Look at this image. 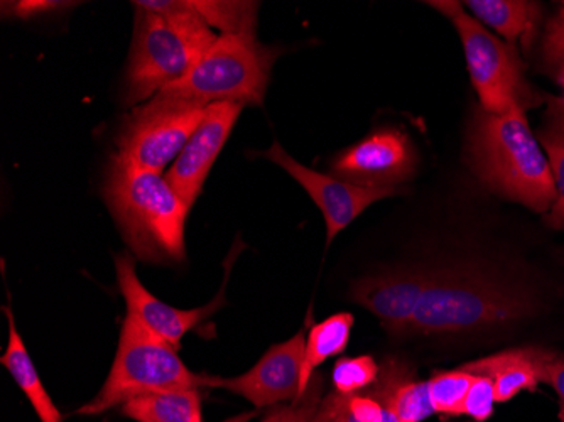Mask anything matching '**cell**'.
<instances>
[{"instance_id": "cell-1", "label": "cell", "mask_w": 564, "mask_h": 422, "mask_svg": "<svg viewBox=\"0 0 564 422\" xmlns=\"http://www.w3.org/2000/svg\"><path fill=\"white\" fill-rule=\"evenodd\" d=\"M540 303L525 285L485 269L446 268L417 306L409 335L446 336L506 328L538 313Z\"/></svg>"}, {"instance_id": "cell-2", "label": "cell", "mask_w": 564, "mask_h": 422, "mask_svg": "<svg viewBox=\"0 0 564 422\" xmlns=\"http://www.w3.org/2000/svg\"><path fill=\"white\" fill-rule=\"evenodd\" d=\"M468 152L474 173L490 192L538 214L553 208L556 186L550 161L525 110L497 116L478 109L471 120Z\"/></svg>"}, {"instance_id": "cell-3", "label": "cell", "mask_w": 564, "mask_h": 422, "mask_svg": "<svg viewBox=\"0 0 564 422\" xmlns=\"http://www.w3.org/2000/svg\"><path fill=\"white\" fill-rule=\"evenodd\" d=\"M134 6L139 14L127 72L129 104L151 100L183 80L218 40L189 0H141Z\"/></svg>"}, {"instance_id": "cell-4", "label": "cell", "mask_w": 564, "mask_h": 422, "mask_svg": "<svg viewBox=\"0 0 564 422\" xmlns=\"http://www.w3.org/2000/svg\"><path fill=\"white\" fill-rule=\"evenodd\" d=\"M106 199L123 240L139 260L148 263L185 260L189 208L166 176L113 160Z\"/></svg>"}, {"instance_id": "cell-5", "label": "cell", "mask_w": 564, "mask_h": 422, "mask_svg": "<svg viewBox=\"0 0 564 422\" xmlns=\"http://www.w3.org/2000/svg\"><path fill=\"white\" fill-rule=\"evenodd\" d=\"M281 47L265 46L256 36L221 34L195 68L152 98L167 104L208 107L218 101L262 105Z\"/></svg>"}, {"instance_id": "cell-6", "label": "cell", "mask_w": 564, "mask_h": 422, "mask_svg": "<svg viewBox=\"0 0 564 422\" xmlns=\"http://www.w3.org/2000/svg\"><path fill=\"white\" fill-rule=\"evenodd\" d=\"M202 387H205V374L192 372L176 348L152 335L138 320L127 314L109 377L100 392L82 405L76 414H106L148 393L182 392Z\"/></svg>"}, {"instance_id": "cell-7", "label": "cell", "mask_w": 564, "mask_h": 422, "mask_svg": "<svg viewBox=\"0 0 564 422\" xmlns=\"http://www.w3.org/2000/svg\"><path fill=\"white\" fill-rule=\"evenodd\" d=\"M427 6L455 25L481 110L503 116L518 109L528 112L540 104V97L525 80L524 65L514 46L490 33L465 11L462 2L431 0Z\"/></svg>"}, {"instance_id": "cell-8", "label": "cell", "mask_w": 564, "mask_h": 422, "mask_svg": "<svg viewBox=\"0 0 564 422\" xmlns=\"http://www.w3.org/2000/svg\"><path fill=\"white\" fill-rule=\"evenodd\" d=\"M205 113L207 107L151 98L120 130L113 160L139 170L163 173L182 154Z\"/></svg>"}, {"instance_id": "cell-9", "label": "cell", "mask_w": 564, "mask_h": 422, "mask_svg": "<svg viewBox=\"0 0 564 422\" xmlns=\"http://www.w3.org/2000/svg\"><path fill=\"white\" fill-rule=\"evenodd\" d=\"M417 152L398 127H380L335 158L329 174L364 188L399 190L416 174Z\"/></svg>"}, {"instance_id": "cell-10", "label": "cell", "mask_w": 564, "mask_h": 422, "mask_svg": "<svg viewBox=\"0 0 564 422\" xmlns=\"http://www.w3.org/2000/svg\"><path fill=\"white\" fill-rule=\"evenodd\" d=\"M262 155L286 171L303 186L304 192L312 196L325 218L326 247L372 203L401 193V190L364 188V186L338 180L332 174L318 173L312 167L297 163L279 142H274L268 151L262 152Z\"/></svg>"}, {"instance_id": "cell-11", "label": "cell", "mask_w": 564, "mask_h": 422, "mask_svg": "<svg viewBox=\"0 0 564 422\" xmlns=\"http://www.w3.org/2000/svg\"><path fill=\"white\" fill-rule=\"evenodd\" d=\"M306 336L296 333L288 342L269 348L261 360L239 377H212L205 374V387L228 390L249 401L256 409L288 404L300 398Z\"/></svg>"}, {"instance_id": "cell-12", "label": "cell", "mask_w": 564, "mask_h": 422, "mask_svg": "<svg viewBox=\"0 0 564 422\" xmlns=\"http://www.w3.org/2000/svg\"><path fill=\"white\" fill-rule=\"evenodd\" d=\"M434 278V269L404 268L386 274L358 279L350 300L369 310L386 332L394 336L411 333L417 306Z\"/></svg>"}, {"instance_id": "cell-13", "label": "cell", "mask_w": 564, "mask_h": 422, "mask_svg": "<svg viewBox=\"0 0 564 422\" xmlns=\"http://www.w3.org/2000/svg\"><path fill=\"white\" fill-rule=\"evenodd\" d=\"M243 105L234 101H218L207 107L202 123L196 127L182 154L177 155L173 166L167 171V183L188 205H195L207 181L212 166L224 149L228 136L232 132Z\"/></svg>"}, {"instance_id": "cell-14", "label": "cell", "mask_w": 564, "mask_h": 422, "mask_svg": "<svg viewBox=\"0 0 564 422\" xmlns=\"http://www.w3.org/2000/svg\"><path fill=\"white\" fill-rule=\"evenodd\" d=\"M117 284L126 300L127 314L138 320L145 329L180 350L183 336L196 328L220 307V301H212L198 310H177L152 296L135 272V262L129 253L116 257Z\"/></svg>"}, {"instance_id": "cell-15", "label": "cell", "mask_w": 564, "mask_h": 422, "mask_svg": "<svg viewBox=\"0 0 564 422\" xmlns=\"http://www.w3.org/2000/svg\"><path fill=\"white\" fill-rule=\"evenodd\" d=\"M556 357L550 348L519 347L462 365V370L492 380L497 404L512 401L522 392H535L546 383L547 368Z\"/></svg>"}, {"instance_id": "cell-16", "label": "cell", "mask_w": 564, "mask_h": 422, "mask_svg": "<svg viewBox=\"0 0 564 422\" xmlns=\"http://www.w3.org/2000/svg\"><path fill=\"white\" fill-rule=\"evenodd\" d=\"M370 389L401 422H423L434 414L427 382L417 377L413 367L398 358H388L380 365L379 379Z\"/></svg>"}, {"instance_id": "cell-17", "label": "cell", "mask_w": 564, "mask_h": 422, "mask_svg": "<svg viewBox=\"0 0 564 422\" xmlns=\"http://www.w3.org/2000/svg\"><path fill=\"white\" fill-rule=\"evenodd\" d=\"M465 6L475 19L497 31L510 46L522 41L525 50H531L543 15L541 4L528 0H468Z\"/></svg>"}, {"instance_id": "cell-18", "label": "cell", "mask_w": 564, "mask_h": 422, "mask_svg": "<svg viewBox=\"0 0 564 422\" xmlns=\"http://www.w3.org/2000/svg\"><path fill=\"white\" fill-rule=\"evenodd\" d=\"M4 313L9 323V342L4 355L0 357V364L8 368V372L11 374L19 389L24 392L41 422H65L62 412L44 389L36 365L33 364V358L15 326L14 314L9 307H4Z\"/></svg>"}, {"instance_id": "cell-19", "label": "cell", "mask_w": 564, "mask_h": 422, "mask_svg": "<svg viewBox=\"0 0 564 422\" xmlns=\"http://www.w3.org/2000/svg\"><path fill=\"white\" fill-rule=\"evenodd\" d=\"M117 411L135 422H202L199 390L148 393L131 399Z\"/></svg>"}, {"instance_id": "cell-20", "label": "cell", "mask_w": 564, "mask_h": 422, "mask_svg": "<svg viewBox=\"0 0 564 422\" xmlns=\"http://www.w3.org/2000/svg\"><path fill=\"white\" fill-rule=\"evenodd\" d=\"M354 325V314L337 313L310 329L306 350H304L303 370H301V392L310 386L316 368L347 350Z\"/></svg>"}, {"instance_id": "cell-21", "label": "cell", "mask_w": 564, "mask_h": 422, "mask_svg": "<svg viewBox=\"0 0 564 422\" xmlns=\"http://www.w3.org/2000/svg\"><path fill=\"white\" fill-rule=\"evenodd\" d=\"M189 6L210 28H215L224 34L256 36L259 2L189 0Z\"/></svg>"}, {"instance_id": "cell-22", "label": "cell", "mask_w": 564, "mask_h": 422, "mask_svg": "<svg viewBox=\"0 0 564 422\" xmlns=\"http://www.w3.org/2000/svg\"><path fill=\"white\" fill-rule=\"evenodd\" d=\"M538 141L543 145L556 186V202L547 212L546 221L557 230H564V123L547 113V123L538 132Z\"/></svg>"}, {"instance_id": "cell-23", "label": "cell", "mask_w": 564, "mask_h": 422, "mask_svg": "<svg viewBox=\"0 0 564 422\" xmlns=\"http://www.w3.org/2000/svg\"><path fill=\"white\" fill-rule=\"evenodd\" d=\"M474 380V374L465 372L459 367L455 370L434 374L427 380V392H430L434 414L459 418V409H462Z\"/></svg>"}, {"instance_id": "cell-24", "label": "cell", "mask_w": 564, "mask_h": 422, "mask_svg": "<svg viewBox=\"0 0 564 422\" xmlns=\"http://www.w3.org/2000/svg\"><path fill=\"white\" fill-rule=\"evenodd\" d=\"M380 374V365L370 355L358 357H344L335 361L332 370V382L335 392L351 396L362 392L377 382Z\"/></svg>"}, {"instance_id": "cell-25", "label": "cell", "mask_w": 564, "mask_h": 422, "mask_svg": "<svg viewBox=\"0 0 564 422\" xmlns=\"http://www.w3.org/2000/svg\"><path fill=\"white\" fill-rule=\"evenodd\" d=\"M323 390L325 379L322 374L316 372L300 398L288 404L265 409L262 422H313L323 402Z\"/></svg>"}, {"instance_id": "cell-26", "label": "cell", "mask_w": 564, "mask_h": 422, "mask_svg": "<svg viewBox=\"0 0 564 422\" xmlns=\"http://www.w3.org/2000/svg\"><path fill=\"white\" fill-rule=\"evenodd\" d=\"M541 65L551 80L563 90L564 100V18L553 15L541 37Z\"/></svg>"}, {"instance_id": "cell-27", "label": "cell", "mask_w": 564, "mask_h": 422, "mask_svg": "<svg viewBox=\"0 0 564 422\" xmlns=\"http://www.w3.org/2000/svg\"><path fill=\"white\" fill-rule=\"evenodd\" d=\"M340 402L347 422H401L370 387L351 396L340 393Z\"/></svg>"}, {"instance_id": "cell-28", "label": "cell", "mask_w": 564, "mask_h": 422, "mask_svg": "<svg viewBox=\"0 0 564 422\" xmlns=\"http://www.w3.org/2000/svg\"><path fill=\"white\" fill-rule=\"evenodd\" d=\"M496 389H494L492 380L475 376L467 398L459 409V415H465L474 422L489 421L496 411Z\"/></svg>"}, {"instance_id": "cell-29", "label": "cell", "mask_w": 564, "mask_h": 422, "mask_svg": "<svg viewBox=\"0 0 564 422\" xmlns=\"http://www.w3.org/2000/svg\"><path fill=\"white\" fill-rule=\"evenodd\" d=\"M65 2H50V0H25V2H2L6 15L18 19H34L36 15L47 14L56 9L65 8Z\"/></svg>"}, {"instance_id": "cell-30", "label": "cell", "mask_w": 564, "mask_h": 422, "mask_svg": "<svg viewBox=\"0 0 564 422\" xmlns=\"http://www.w3.org/2000/svg\"><path fill=\"white\" fill-rule=\"evenodd\" d=\"M546 383L556 392L557 404H560L557 419L560 422H564V354H556L551 361L550 368H547Z\"/></svg>"}, {"instance_id": "cell-31", "label": "cell", "mask_w": 564, "mask_h": 422, "mask_svg": "<svg viewBox=\"0 0 564 422\" xmlns=\"http://www.w3.org/2000/svg\"><path fill=\"white\" fill-rule=\"evenodd\" d=\"M313 422H347L341 411L340 393L332 392L323 398Z\"/></svg>"}, {"instance_id": "cell-32", "label": "cell", "mask_w": 564, "mask_h": 422, "mask_svg": "<svg viewBox=\"0 0 564 422\" xmlns=\"http://www.w3.org/2000/svg\"><path fill=\"white\" fill-rule=\"evenodd\" d=\"M550 116L556 117L560 122L564 123V100L563 98H551L550 100V110H547Z\"/></svg>"}, {"instance_id": "cell-33", "label": "cell", "mask_w": 564, "mask_h": 422, "mask_svg": "<svg viewBox=\"0 0 564 422\" xmlns=\"http://www.w3.org/2000/svg\"><path fill=\"white\" fill-rule=\"evenodd\" d=\"M561 8H560V11H557V14L561 15V18H564V2H561Z\"/></svg>"}, {"instance_id": "cell-34", "label": "cell", "mask_w": 564, "mask_h": 422, "mask_svg": "<svg viewBox=\"0 0 564 422\" xmlns=\"http://www.w3.org/2000/svg\"><path fill=\"white\" fill-rule=\"evenodd\" d=\"M203 422V421H202Z\"/></svg>"}]
</instances>
